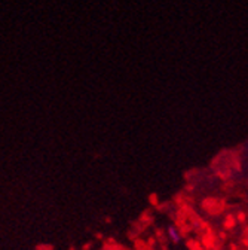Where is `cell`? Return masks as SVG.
<instances>
[{
    "mask_svg": "<svg viewBox=\"0 0 248 250\" xmlns=\"http://www.w3.org/2000/svg\"><path fill=\"white\" fill-rule=\"evenodd\" d=\"M167 234H168V237H170V240H171L172 243H178V241L181 240L180 232H178V229H177L175 227H170V228L167 229Z\"/></svg>",
    "mask_w": 248,
    "mask_h": 250,
    "instance_id": "1",
    "label": "cell"
}]
</instances>
